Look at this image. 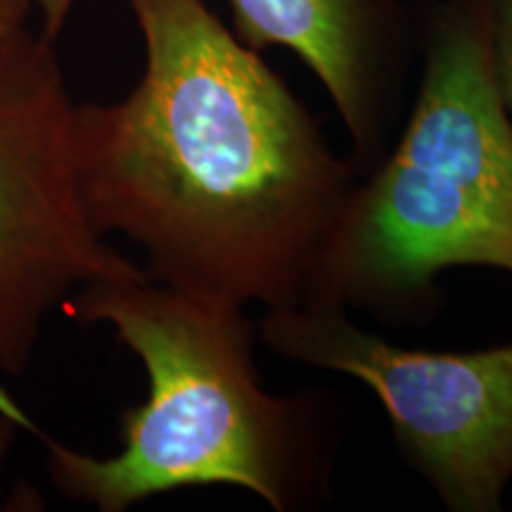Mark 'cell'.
Returning a JSON list of instances; mask_svg holds the SVG:
<instances>
[{"mask_svg": "<svg viewBox=\"0 0 512 512\" xmlns=\"http://www.w3.org/2000/svg\"><path fill=\"white\" fill-rule=\"evenodd\" d=\"M422 74L399 133L351 190L311 304L420 323L458 266L512 275V117L491 0H422Z\"/></svg>", "mask_w": 512, "mask_h": 512, "instance_id": "obj_3", "label": "cell"}, {"mask_svg": "<svg viewBox=\"0 0 512 512\" xmlns=\"http://www.w3.org/2000/svg\"><path fill=\"white\" fill-rule=\"evenodd\" d=\"M233 31L254 50H290L330 95L366 174L408 110L420 5L411 0H228Z\"/></svg>", "mask_w": 512, "mask_h": 512, "instance_id": "obj_6", "label": "cell"}, {"mask_svg": "<svg viewBox=\"0 0 512 512\" xmlns=\"http://www.w3.org/2000/svg\"><path fill=\"white\" fill-rule=\"evenodd\" d=\"M76 323L107 325L147 375V399L119 418L110 458L57 444L50 482L69 501L124 512L192 486H238L275 512L330 501L344 411L328 394H271L256 366L259 330L247 306L195 297L145 278L83 285L62 306Z\"/></svg>", "mask_w": 512, "mask_h": 512, "instance_id": "obj_2", "label": "cell"}, {"mask_svg": "<svg viewBox=\"0 0 512 512\" xmlns=\"http://www.w3.org/2000/svg\"><path fill=\"white\" fill-rule=\"evenodd\" d=\"M259 339L285 361L366 384L406 467L446 510L501 512L512 482V342L475 351L399 347L342 306L264 311Z\"/></svg>", "mask_w": 512, "mask_h": 512, "instance_id": "obj_5", "label": "cell"}, {"mask_svg": "<svg viewBox=\"0 0 512 512\" xmlns=\"http://www.w3.org/2000/svg\"><path fill=\"white\" fill-rule=\"evenodd\" d=\"M19 411L22 408L10 399L5 389H0V479H3V463L10 451L12 437H15L17 430H22V425H19Z\"/></svg>", "mask_w": 512, "mask_h": 512, "instance_id": "obj_9", "label": "cell"}, {"mask_svg": "<svg viewBox=\"0 0 512 512\" xmlns=\"http://www.w3.org/2000/svg\"><path fill=\"white\" fill-rule=\"evenodd\" d=\"M411 3H415V5H422V0H411Z\"/></svg>", "mask_w": 512, "mask_h": 512, "instance_id": "obj_11", "label": "cell"}, {"mask_svg": "<svg viewBox=\"0 0 512 512\" xmlns=\"http://www.w3.org/2000/svg\"><path fill=\"white\" fill-rule=\"evenodd\" d=\"M491 36L498 88L512 117V0H491Z\"/></svg>", "mask_w": 512, "mask_h": 512, "instance_id": "obj_7", "label": "cell"}, {"mask_svg": "<svg viewBox=\"0 0 512 512\" xmlns=\"http://www.w3.org/2000/svg\"><path fill=\"white\" fill-rule=\"evenodd\" d=\"M145 46L126 98L76 105V171L102 235L157 283L264 311L313 302L361 174L204 0H124Z\"/></svg>", "mask_w": 512, "mask_h": 512, "instance_id": "obj_1", "label": "cell"}, {"mask_svg": "<svg viewBox=\"0 0 512 512\" xmlns=\"http://www.w3.org/2000/svg\"><path fill=\"white\" fill-rule=\"evenodd\" d=\"M55 41L0 38V370L22 375L50 313L83 285L145 278L95 228L76 171L74 117Z\"/></svg>", "mask_w": 512, "mask_h": 512, "instance_id": "obj_4", "label": "cell"}, {"mask_svg": "<svg viewBox=\"0 0 512 512\" xmlns=\"http://www.w3.org/2000/svg\"><path fill=\"white\" fill-rule=\"evenodd\" d=\"M74 5L76 0H34V8L41 12V34L48 36L50 41H57V36L62 34L69 15H72Z\"/></svg>", "mask_w": 512, "mask_h": 512, "instance_id": "obj_8", "label": "cell"}, {"mask_svg": "<svg viewBox=\"0 0 512 512\" xmlns=\"http://www.w3.org/2000/svg\"><path fill=\"white\" fill-rule=\"evenodd\" d=\"M34 0H0V38L27 27Z\"/></svg>", "mask_w": 512, "mask_h": 512, "instance_id": "obj_10", "label": "cell"}]
</instances>
